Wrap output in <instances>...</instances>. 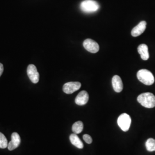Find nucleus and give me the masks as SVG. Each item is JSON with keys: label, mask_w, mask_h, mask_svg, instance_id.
Returning <instances> with one entry per match:
<instances>
[{"label": "nucleus", "mask_w": 155, "mask_h": 155, "mask_svg": "<svg viewBox=\"0 0 155 155\" xmlns=\"http://www.w3.org/2000/svg\"><path fill=\"white\" fill-rule=\"evenodd\" d=\"M137 101L146 108L150 109L155 107V96L150 93H144L139 95Z\"/></svg>", "instance_id": "f257e3e1"}, {"label": "nucleus", "mask_w": 155, "mask_h": 155, "mask_svg": "<svg viewBox=\"0 0 155 155\" xmlns=\"http://www.w3.org/2000/svg\"><path fill=\"white\" fill-rule=\"evenodd\" d=\"M139 81L147 86H150L155 82V78L152 73L146 69L139 70L137 73Z\"/></svg>", "instance_id": "f03ea898"}, {"label": "nucleus", "mask_w": 155, "mask_h": 155, "mask_svg": "<svg viewBox=\"0 0 155 155\" xmlns=\"http://www.w3.org/2000/svg\"><path fill=\"white\" fill-rule=\"evenodd\" d=\"M100 5L94 0H84L81 4V10L85 13H93L97 11Z\"/></svg>", "instance_id": "7ed1b4c3"}, {"label": "nucleus", "mask_w": 155, "mask_h": 155, "mask_svg": "<svg viewBox=\"0 0 155 155\" xmlns=\"http://www.w3.org/2000/svg\"><path fill=\"white\" fill-rule=\"evenodd\" d=\"M117 124L122 131L127 132L131 124V118L127 113H123L118 117Z\"/></svg>", "instance_id": "20e7f679"}, {"label": "nucleus", "mask_w": 155, "mask_h": 155, "mask_svg": "<svg viewBox=\"0 0 155 155\" xmlns=\"http://www.w3.org/2000/svg\"><path fill=\"white\" fill-rule=\"evenodd\" d=\"M83 45L86 50L93 54L98 52L100 50V46L98 44L92 39H86L83 42Z\"/></svg>", "instance_id": "39448f33"}, {"label": "nucleus", "mask_w": 155, "mask_h": 155, "mask_svg": "<svg viewBox=\"0 0 155 155\" xmlns=\"http://www.w3.org/2000/svg\"><path fill=\"white\" fill-rule=\"evenodd\" d=\"M81 87V83L78 82H70L63 85V90L67 94H71L77 91Z\"/></svg>", "instance_id": "423d86ee"}, {"label": "nucleus", "mask_w": 155, "mask_h": 155, "mask_svg": "<svg viewBox=\"0 0 155 155\" xmlns=\"http://www.w3.org/2000/svg\"><path fill=\"white\" fill-rule=\"evenodd\" d=\"M27 74L29 79L33 83H38L39 81V74L36 67L33 64H29L27 68Z\"/></svg>", "instance_id": "0eeeda50"}, {"label": "nucleus", "mask_w": 155, "mask_h": 155, "mask_svg": "<svg viewBox=\"0 0 155 155\" xmlns=\"http://www.w3.org/2000/svg\"><path fill=\"white\" fill-rule=\"evenodd\" d=\"M21 142V139L19 134L14 132L12 133L11 136V141L8 143V148L9 150H13L17 148Z\"/></svg>", "instance_id": "6e6552de"}, {"label": "nucleus", "mask_w": 155, "mask_h": 155, "mask_svg": "<svg viewBox=\"0 0 155 155\" xmlns=\"http://www.w3.org/2000/svg\"><path fill=\"white\" fill-rule=\"evenodd\" d=\"M89 98V94L87 93V91L83 90L78 94L75 100V102L78 105H84L88 102Z\"/></svg>", "instance_id": "1a4fd4ad"}, {"label": "nucleus", "mask_w": 155, "mask_h": 155, "mask_svg": "<svg viewBox=\"0 0 155 155\" xmlns=\"http://www.w3.org/2000/svg\"><path fill=\"white\" fill-rule=\"evenodd\" d=\"M147 27V22L145 21H142L139 24L136 26L131 31V35L133 37H137L144 33Z\"/></svg>", "instance_id": "9d476101"}, {"label": "nucleus", "mask_w": 155, "mask_h": 155, "mask_svg": "<svg viewBox=\"0 0 155 155\" xmlns=\"http://www.w3.org/2000/svg\"><path fill=\"white\" fill-rule=\"evenodd\" d=\"M112 86L117 93H120L123 90L122 79L118 75H114L112 78Z\"/></svg>", "instance_id": "9b49d317"}, {"label": "nucleus", "mask_w": 155, "mask_h": 155, "mask_svg": "<svg viewBox=\"0 0 155 155\" xmlns=\"http://www.w3.org/2000/svg\"><path fill=\"white\" fill-rule=\"evenodd\" d=\"M137 51L139 54L141 56V58L144 61H147L149 58V52H148V47L145 44H141L138 47Z\"/></svg>", "instance_id": "f8f14e48"}, {"label": "nucleus", "mask_w": 155, "mask_h": 155, "mask_svg": "<svg viewBox=\"0 0 155 155\" xmlns=\"http://www.w3.org/2000/svg\"><path fill=\"white\" fill-rule=\"evenodd\" d=\"M70 140L71 143V144L74 145L75 147H76L79 149H82L84 147V145H83L82 141L80 140L79 138V137L78 136L77 134L73 133L71 134L70 136Z\"/></svg>", "instance_id": "ddd939ff"}, {"label": "nucleus", "mask_w": 155, "mask_h": 155, "mask_svg": "<svg viewBox=\"0 0 155 155\" xmlns=\"http://www.w3.org/2000/svg\"><path fill=\"white\" fill-rule=\"evenodd\" d=\"M72 132L75 134H79L82 132L83 130V124L82 121H77L75 122L72 127Z\"/></svg>", "instance_id": "4468645a"}, {"label": "nucleus", "mask_w": 155, "mask_h": 155, "mask_svg": "<svg viewBox=\"0 0 155 155\" xmlns=\"http://www.w3.org/2000/svg\"><path fill=\"white\" fill-rule=\"evenodd\" d=\"M145 147L147 150L149 152L155 151V139H148L145 143Z\"/></svg>", "instance_id": "2eb2a0df"}, {"label": "nucleus", "mask_w": 155, "mask_h": 155, "mask_svg": "<svg viewBox=\"0 0 155 155\" xmlns=\"http://www.w3.org/2000/svg\"><path fill=\"white\" fill-rule=\"evenodd\" d=\"M8 143L5 136L2 133L0 132V148L4 149L8 148Z\"/></svg>", "instance_id": "dca6fc26"}, {"label": "nucleus", "mask_w": 155, "mask_h": 155, "mask_svg": "<svg viewBox=\"0 0 155 155\" xmlns=\"http://www.w3.org/2000/svg\"><path fill=\"white\" fill-rule=\"evenodd\" d=\"M83 139L84 140V141L87 144H91L93 141V140H92V138L91 137V136L89 134H87L83 135Z\"/></svg>", "instance_id": "f3484780"}, {"label": "nucleus", "mask_w": 155, "mask_h": 155, "mask_svg": "<svg viewBox=\"0 0 155 155\" xmlns=\"http://www.w3.org/2000/svg\"><path fill=\"white\" fill-rule=\"evenodd\" d=\"M3 71H4V66H3L2 64L0 63V77L1 76V75L3 72Z\"/></svg>", "instance_id": "a211bd4d"}]
</instances>
